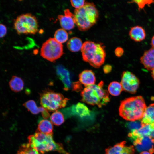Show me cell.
Returning a JSON list of instances; mask_svg holds the SVG:
<instances>
[{"label":"cell","mask_w":154,"mask_h":154,"mask_svg":"<svg viewBox=\"0 0 154 154\" xmlns=\"http://www.w3.org/2000/svg\"><path fill=\"white\" fill-rule=\"evenodd\" d=\"M147 107L145 101L140 96L129 97L121 102L119 115L125 120L134 121L141 119Z\"/></svg>","instance_id":"cell-1"},{"label":"cell","mask_w":154,"mask_h":154,"mask_svg":"<svg viewBox=\"0 0 154 154\" xmlns=\"http://www.w3.org/2000/svg\"><path fill=\"white\" fill-rule=\"evenodd\" d=\"M53 126L51 121L47 119L40 121L38 125L37 132L47 135H52Z\"/></svg>","instance_id":"cell-20"},{"label":"cell","mask_w":154,"mask_h":154,"mask_svg":"<svg viewBox=\"0 0 154 154\" xmlns=\"http://www.w3.org/2000/svg\"><path fill=\"white\" fill-rule=\"evenodd\" d=\"M81 83L79 82H75L72 84L73 90L76 91L80 90L82 88Z\"/></svg>","instance_id":"cell-33"},{"label":"cell","mask_w":154,"mask_h":154,"mask_svg":"<svg viewBox=\"0 0 154 154\" xmlns=\"http://www.w3.org/2000/svg\"><path fill=\"white\" fill-rule=\"evenodd\" d=\"M36 17L30 13L22 14L14 20L13 27L18 35L34 34L38 30Z\"/></svg>","instance_id":"cell-7"},{"label":"cell","mask_w":154,"mask_h":154,"mask_svg":"<svg viewBox=\"0 0 154 154\" xmlns=\"http://www.w3.org/2000/svg\"><path fill=\"white\" fill-rule=\"evenodd\" d=\"M50 119L52 123L56 126L60 125L64 121L63 115L62 112L57 110L52 114L50 116Z\"/></svg>","instance_id":"cell-26"},{"label":"cell","mask_w":154,"mask_h":154,"mask_svg":"<svg viewBox=\"0 0 154 154\" xmlns=\"http://www.w3.org/2000/svg\"><path fill=\"white\" fill-rule=\"evenodd\" d=\"M40 103L48 111L54 112L64 107L69 99L62 94L46 89L40 94Z\"/></svg>","instance_id":"cell-6"},{"label":"cell","mask_w":154,"mask_h":154,"mask_svg":"<svg viewBox=\"0 0 154 154\" xmlns=\"http://www.w3.org/2000/svg\"><path fill=\"white\" fill-rule=\"evenodd\" d=\"M151 132L149 136L154 139V123L150 124Z\"/></svg>","instance_id":"cell-35"},{"label":"cell","mask_w":154,"mask_h":154,"mask_svg":"<svg viewBox=\"0 0 154 154\" xmlns=\"http://www.w3.org/2000/svg\"><path fill=\"white\" fill-rule=\"evenodd\" d=\"M23 105L33 114H37L41 112L45 119L47 118L50 116L47 110L42 107H38L35 101L33 100L26 101L23 104Z\"/></svg>","instance_id":"cell-14"},{"label":"cell","mask_w":154,"mask_h":154,"mask_svg":"<svg viewBox=\"0 0 154 154\" xmlns=\"http://www.w3.org/2000/svg\"><path fill=\"white\" fill-rule=\"evenodd\" d=\"M29 143L41 154L50 151H56L62 154H70L64 149L62 144L55 142L52 135L36 132L28 137Z\"/></svg>","instance_id":"cell-3"},{"label":"cell","mask_w":154,"mask_h":154,"mask_svg":"<svg viewBox=\"0 0 154 154\" xmlns=\"http://www.w3.org/2000/svg\"><path fill=\"white\" fill-rule=\"evenodd\" d=\"M126 142L123 141L105 150V154H135V150L133 145L127 146Z\"/></svg>","instance_id":"cell-11"},{"label":"cell","mask_w":154,"mask_h":154,"mask_svg":"<svg viewBox=\"0 0 154 154\" xmlns=\"http://www.w3.org/2000/svg\"><path fill=\"white\" fill-rule=\"evenodd\" d=\"M7 29L5 26L3 24H0V37L2 38L4 37L7 33Z\"/></svg>","instance_id":"cell-31"},{"label":"cell","mask_w":154,"mask_h":154,"mask_svg":"<svg viewBox=\"0 0 154 154\" xmlns=\"http://www.w3.org/2000/svg\"><path fill=\"white\" fill-rule=\"evenodd\" d=\"M9 85L12 91L17 92L23 90L24 83L23 80L20 77L13 76L9 82Z\"/></svg>","instance_id":"cell-21"},{"label":"cell","mask_w":154,"mask_h":154,"mask_svg":"<svg viewBox=\"0 0 154 154\" xmlns=\"http://www.w3.org/2000/svg\"><path fill=\"white\" fill-rule=\"evenodd\" d=\"M16 154H41L33 148L29 143L22 144Z\"/></svg>","instance_id":"cell-24"},{"label":"cell","mask_w":154,"mask_h":154,"mask_svg":"<svg viewBox=\"0 0 154 154\" xmlns=\"http://www.w3.org/2000/svg\"><path fill=\"white\" fill-rule=\"evenodd\" d=\"M72 5L75 9L79 8L82 7L85 4V1L84 0H74L70 1Z\"/></svg>","instance_id":"cell-30"},{"label":"cell","mask_w":154,"mask_h":154,"mask_svg":"<svg viewBox=\"0 0 154 154\" xmlns=\"http://www.w3.org/2000/svg\"><path fill=\"white\" fill-rule=\"evenodd\" d=\"M81 50L83 60L93 67L98 68L104 63L106 54L104 47L102 44L86 41L83 43Z\"/></svg>","instance_id":"cell-4"},{"label":"cell","mask_w":154,"mask_h":154,"mask_svg":"<svg viewBox=\"0 0 154 154\" xmlns=\"http://www.w3.org/2000/svg\"><path fill=\"white\" fill-rule=\"evenodd\" d=\"M64 15H59L58 18L62 29L65 30H70L74 27L75 24L74 14L68 9L64 10Z\"/></svg>","instance_id":"cell-12"},{"label":"cell","mask_w":154,"mask_h":154,"mask_svg":"<svg viewBox=\"0 0 154 154\" xmlns=\"http://www.w3.org/2000/svg\"><path fill=\"white\" fill-rule=\"evenodd\" d=\"M74 15L75 23L78 29L81 31H85L96 23L99 13L93 3L85 2L82 7L75 9Z\"/></svg>","instance_id":"cell-2"},{"label":"cell","mask_w":154,"mask_h":154,"mask_svg":"<svg viewBox=\"0 0 154 154\" xmlns=\"http://www.w3.org/2000/svg\"><path fill=\"white\" fill-rule=\"evenodd\" d=\"M104 84L101 81L98 84L86 87L81 93L82 101L100 108L106 104L110 101V98L108 91L103 88Z\"/></svg>","instance_id":"cell-5"},{"label":"cell","mask_w":154,"mask_h":154,"mask_svg":"<svg viewBox=\"0 0 154 154\" xmlns=\"http://www.w3.org/2000/svg\"><path fill=\"white\" fill-rule=\"evenodd\" d=\"M79 78L80 82L86 87L95 84L96 81L94 73L89 70L82 71L80 74Z\"/></svg>","instance_id":"cell-16"},{"label":"cell","mask_w":154,"mask_h":154,"mask_svg":"<svg viewBox=\"0 0 154 154\" xmlns=\"http://www.w3.org/2000/svg\"><path fill=\"white\" fill-rule=\"evenodd\" d=\"M114 53L117 56L120 57L123 54L124 50L122 48L118 47L115 50Z\"/></svg>","instance_id":"cell-32"},{"label":"cell","mask_w":154,"mask_h":154,"mask_svg":"<svg viewBox=\"0 0 154 154\" xmlns=\"http://www.w3.org/2000/svg\"><path fill=\"white\" fill-rule=\"evenodd\" d=\"M83 43L81 39L76 37L71 38L67 43L68 49L72 52H76L81 50Z\"/></svg>","instance_id":"cell-22"},{"label":"cell","mask_w":154,"mask_h":154,"mask_svg":"<svg viewBox=\"0 0 154 154\" xmlns=\"http://www.w3.org/2000/svg\"><path fill=\"white\" fill-rule=\"evenodd\" d=\"M57 75L64 86V90H68L70 88L71 82L68 70L62 65H57L56 68Z\"/></svg>","instance_id":"cell-13"},{"label":"cell","mask_w":154,"mask_h":154,"mask_svg":"<svg viewBox=\"0 0 154 154\" xmlns=\"http://www.w3.org/2000/svg\"><path fill=\"white\" fill-rule=\"evenodd\" d=\"M133 142L139 152L148 151L151 154L154 152V139L149 136L137 137Z\"/></svg>","instance_id":"cell-10"},{"label":"cell","mask_w":154,"mask_h":154,"mask_svg":"<svg viewBox=\"0 0 154 154\" xmlns=\"http://www.w3.org/2000/svg\"><path fill=\"white\" fill-rule=\"evenodd\" d=\"M140 154H151L149 151H144L142 152Z\"/></svg>","instance_id":"cell-37"},{"label":"cell","mask_w":154,"mask_h":154,"mask_svg":"<svg viewBox=\"0 0 154 154\" xmlns=\"http://www.w3.org/2000/svg\"><path fill=\"white\" fill-rule=\"evenodd\" d=\"M63 54L62 45L52 38H49L43 43L40 50L41 56L52 62L60 58Z\"/></svg>","instance_id":"cell-8"},{"label":"cell","mask_w":154,"mask_h":154,"mask_svg":"<svg viewBox=\"0 0 154 154\" xmlns=\"http://www.w3.org/2000/svg\"><path fill=\"white\" fill-rule=\"evenodd\" d=\"M123 90L121 83L117 81H113L111 82L108 87L109 93L114 96L119 95Z\"/></svg>","instance_id":"cell-23"},{"label":"cell","mask_w":154,"mask_h":154,"mask_svg":"<svg viewBox=\"0 0 154 154\" xmlns=\"http://www.w3.org/2000/svg\"><path fill=\"white\" fill-rule=\"evenodd\" d=\"M129 34L130 38L136 42H140L144 40L146 37V33L141 27L136 26L130 29Z\"/></svg>","instance_id":"cell-17"},{"label":"cell","mask_w":154,"mask_h":154,"mask_svg":"<svg viewBox=\"0 0 154 154\" xmlns=\"http://www.w3.org/2000/svg\"><path fill=\"white\" fill-rule=\"evenodd\" d=\"M71 111L73 114L81 118L88 116L91 112L86 106L80 102L73 105L71 108Z\"/></svg>","instance_id":"cell-18"},{"label":"cell","mask_w":154,"mask_h":154,"mask_svg":"<svg viewBox=\"0 0 154 154\" xmlns=\"http://www.w3.org/2000/svg\"><path fill=\"white\" fill-rule=\"evenodd\" d=\"M121 84L124 91L131 94L135 93L139 87L140 81L133 73L124 71L121 75Z\"/></svg>","instance_id":"cell-9"},{"label":"cell","mask_w":154,"mask_h":154,"mask_svg":"<svg viewBox=\"0 0 154 154\" xmlns=\"http://www.w3.org/2000/svg\"><path fill=\"white\" fill-rule=\"evenodd\" d=\"M151 76L153 79L154 80V69L152 71Z\"/></svg>","instance_id":"cell-38"},{"label":"cell","mask_w":154,"mask_h":154,"mask_svg":"<svg viewBox=\"0 0 154 154\" xmlns=\"http://www.w3.org/2000/svg\"><path fill=\"white\" fill-rule=\"evenodd\" d=\"M112 70V66L108 64L105 65L103 68V71L105 74L110 73Z\"/></svg>","instance_id":"cell-34"},{"label":"cell","mask_w":154,"mask_h":154,"mask_svg":"<svg viewBox=\"0 0 154 154\" xmlns=\"http://www.w3.org/2000/svg\"><path fill=\"white\" fill-rule=\"evenodd\" d=\"M141 63L148 70L154 69V48L146 51L140 58Z\"/></svg>","instance_id":"cell-15"},{"label":"cell","mask_w":154,"mask_h":154,"mask_svg":"<svg viewBox=\"0 0 154 154\" xmlns=\"http://www.w3.org/2000/svg\"><path fill=\"white\" fill-rule=\"evenodd\" d=\"M54 38L58 42L62 44L66 41L68 39V34L66 30L60 28L55 32Z\"/></svg>","instance_id":"cell-25"},{"label":"cell","mask_w":154,"mask_h":154,"mask_svg":"<svg viewBox=\"0 0 154 154\" xmlns=\"http://www.w3.org/2000/svg\"><path fill=\"white\" fill-rule=\"evenodd\" d=\"M151 44L152 45V48H154V36H153L151 40Z\"/></svg>","instance_id":"cell-36"},{"label":"cell","mask_w":154,"mask_h":154,"mask_svg":"<svg viewBox=\"0 0 154 154\" xmlns=\"http://www.w3.org/2000/svg\"><path fill=\"white\" fill-rule=\"evenodd\" d=\"M151 131L150 124H147L144 125L140 129L136 130V132L137 135L139 136H149Z\"/></svg>","instance_id":"cell-28"},{"label":"cell","mask_w":154,"mask_h":154,"mask_svg":"<svg viewBox=\"0 0 154 154\" xmlns=\"http://www.w3.org/2000/svg\"><path fill=\"white\" fill-rule=\"evenodd\" d=\"M144 125L141 121H136L127 122L125 124V126L132 132L135 130H138Z\"/></svg>","instance_id":"cell-27"},{"label":"cell","mask_w":154,"mask_h":154,"mask_svg":"<svg viewBox=\"0 0 154 154\" xmlns=\"http://www.w3.org/2000/svg\"><path fill=\"white\" fill-rule=\"evenodd\" d=\"M130 3H135L137 4L139 10L143 9L146 5H149L154 3L153 0H133L130 2Z\"/></svg>","instance_id":"cell-29"},{"label":"cell","mask_w":154,"mask_h":154,"mask_svg":"<svg viewBox=\"0 0 154 154\" xmlns=\"http://www.w3.org/2000/svg\"><path fill=\"white\" fill-rule=\"evenodd\" d=\"M141 122L143 125L154 123V103L147 107L141 119Z\"/></svg>","instance_id":"cell-19"}]
</instances>
